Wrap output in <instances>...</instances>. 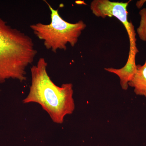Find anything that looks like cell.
Here are the masks:
<instances>
[{
	"label": "cell",
	"mask_w": 146,
	"mask_h": 146,
	"mask_svg": "<svg viewBox=\"0 0 146 146\" xmlns=\"http://www.w3.org/2000/svg\"><path fill=\"white\" fill-rule=\"evenodd\" d=\"M146 1H140L137 2L136 3V6L138 8H140L143 6L144 3Z\"/></svg>",
	"instance_id": "ba28073f"
},
{
	"label": "cell",
	"mask_w": 146,
	"mask_h": 146,
	"mask_svg": "<svg viewBox=\"0 0 146 146\" xmlns=\"http://www.w3.org/2000/svg\"><path fill=\"white\" fill-rule=\"evenodd\" d=\"M131 1L127 2L110 1L109 0H94L90 5V8L95 16L102 18L107 17L117 18L121 22L126 29L129 38V52L138 53L136 46V33L132 22L128 20L127 7Z\"/></svg>",
	"instance_id": "277c9868"
},
{
	"label": "cell",
	"mask_w": 146,
	"mask_h": 146,
	"mask_svg": "<svg viewBox=\"0 0 146 146\" xmlns=\"http://www.w3.org/2000/svg\"><path fill=\"white\" fill-rule=\"evenodd\" d=\"M136 54H129L128 58L125 65L120 69L105 68V70L109 72L113 73L118 76L120 79V83L122 89L127 90L128 83L133 78L137 70L136 63Z\"/></svg>",
	"instance_id": "5b68a950"
},
{
	"label": "cell",
	"mask_w": 146,
	"mask_h": 146,
	"mask_svg": "<svg viewBox=\"0 0 146 146\" xmlns=\"http://www.w3.org/2000/svg\"><path fill=\"white\" fill-rule=\"evenodd\" d=\"M30 36L0 17V83L9 79L26 80V70L37 54Z\"/></svg>",
	"instance_id": "7a4b0ae2"
},
{
	"label": "cell",
	"mask_w": 146,
	"mask_h": 146,
	"mask_svg": "<svg viewBox=\"0 0 146 146\" xmlns=\"http://www.w3.org/2000/svg\"><path fill=\"white\" fill-rule=\"evenodd\" d=\"M48 63L39 58L36 65L31 68V85L24 104H39L47 112L53 122L62 124L65 116L72 114L75 108L72 83L55 84L47 71Z\"/></svg>",
	"instance_id": "6da1fadb"
},
{
	"label": "cell",
	"mask_w": 146,
	"mask_h": 146,
	"mask_svg": "<svg viewBox=\"0 0 146 146\" xmlns=\"http://www.w3.org/2000/svg\"><path fill=\"white\" fill-rule=\"evenodd\" d=\"M139 15L141 16V19L136 32L142 41L146 42V8L141 9L139 11Z\"/></svg>",
	"instance_id": "52a82bcc"
},
{
	"label": "cell",
	"mask_w": 146,
	"mask_h": 146,
	"mask_svg": "<svg viewBox=\"0 0 146 146\" xmlns=\"http://www.w3.org/2000/svg\"><path fill=\"white\" fill-rule=\"evenodd\" d=\"M45 2L50 10L51 22L49 24L38 23L30 25L35 35L43 41L47 49L54 52L58 50H66L68 44L75 46L86 28V24L82 21L75 23H68L60 16L58 9H54Z\"/></svg>",
	"instance_id": "3957f363"
},
{
	"label": "cell",
	"mask_w": 146,
	"mask_h": 146,
	"mask_svg": "<svg viewBox=\"0 0 146 146\" xmlns=\"http://www.w3.org/2000/svg\"><path fill=\"white\" fill-rule=\"evenodd\" d=\"M128 85L133 88L136 95L146 98V60L143 65H137L136 72Z\"/></svg>",
	"instance_id": "8992f818"
}]
</instances>
